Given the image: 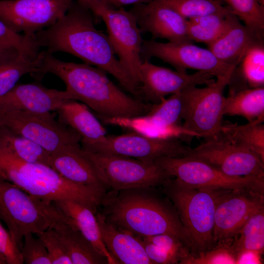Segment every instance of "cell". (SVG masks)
<instances>
[{
    "label": "cell",
    "mask_w": 264,
    "mask_h": 264,
    "mask_svg": "<svg viewBox=\"0 0 264 264\" xmlns=\"http://www.w3.org/2000/svg\"><path fill=\"white\" fill-rule=\"evenodd\" d=\"M93 16L89 9L74 0L58 22L35 35L36 40L49 53H68L104 70L140 99L138 87L120 64L108 35L95 27Z\"/></svg>",
    "instance_id": "6da1fadb"
},
{
    "label": "cell",
    "mask_w": 264,
    "mask_h": 264,
    "mask_svg": "<svg viewBox=\"0 0 264 264\" xmlns=\"http://www.w3.org/2000/svg\"><path fill=\"white\" fill-rule=\"evenodd\" d=\"M42 51L39 78L47 73L58 77L72 100L85 104L100 118L133 117L149 111L152 104L128 95L104 70L84 63L64 61L45 50Z\"/></svg>",
    "instance_id": "7a4b0ae2"
},
{
    "label": "cell",
    "mask_w": 264,
    "mask_h": 264,
    "mask_svg": "<svg viewBox=\"0 0 264 264\" xmlns=\"http://www.w3.org/2000/svg\"><path fill=\"white\" fill-rule=\"evenodd\" d=\"M151 188H132L107 194L100 213L118 228L138 237L174 235L191 252L190 240L176 211L152 194Z\"/></svg>",
    "instance_id": "3957f363"
},
{
    "label": "cell",
    "mask_w": 264,
    "mask_h": 264,
    "mask_svg": "<svg viewBox=\"0 0 264 264\" xmlns=\"http://www.w3.org/2000/svg\"><path fill=\"white\" fill-rule=\"evenodd\" d=\"M0 176L46 203L72 200L96 212L107 194L68 181L47 165L23 160L0 144Z\"/></svg>",
    "instance_id": "277c9868"
},
{
    "label": "cell",
    "mask_w": 264,
    "mask_h": 264,
    "mask_svg": "<svg viewBox=\"0 0 264 264\" xmlns=\"http://www.w3.org/2000/svg\"><path fill=\"white\" fill-rule=\"evenodd\" d=\"M0 219L20 250L23 238L28 233L37 235L56 222L73 225L71 219L53 203H46L30 196L0 176Z\"/></svg>",
    "instance_id": "5b68a950"
},
{
    "label": "cell",
    "mask_w": 264,
    "mask_h": 264,
    "mask_svg": "<svg viewBox=\"0 0 264 264\" xmlns=\"http://www.w3.org/2000/svg\"><path fill=\"white\" fill-rule=\"evenodd\" d=\"M164 185L165 192L174 204L190 240V253L197 255L215 246V210L218 198L224 190L190 188L170 179Z\"/></svg>",
    "instance_id": "8992f818"
},
{
    "label": "cell",
    "mask_w": 264,
    "mask_h": 264,
    "mask_svg": "<svg viewBox=\"0 0 264 264\" xmlns=\"http://www.w3.org/2000/svg\"><path fill=\"white\" fill-rule=\"evenodd\" d=\"M82 150L103 182L114 191L164 185L171 177L154 161Z\"/></svg>",
    "instance_id": "52a82bcc"
},
{
    "label": "cell",
    "mask_w": 264,
    "mask_h": 264,
    "mask_svg": "<svg viewBox=\"0 0 264 264\" xmlns=\"http://www.w3.org/2000/svg\"><path fill=\"white\" fill-rule=\"evenodd\" d=\"M154 161L182 186L213 191L247 189L264 193V177L230 176L202 161L187 156H163Z\"/></svg>",
    "instance_id": "ba28073f"
},
{
    "label": "cell",
    "mask_w": 264,
    "mask_h": 264,
    "mask_svg": "<svg viewBox=\"0 0 264 264\" xmlns=\"http://www.w3.org/2000/svg\"><path fill=\"white\" fill-rule=\"evenodd\" d=\"M230 80L217 78L203 88L191 87L182 90L183 123L186 130L198 137L218 139L223 125L224 91Z\"/></svg>",
    "instance_id": "9c48e42d"
},
{
    "label": "cell",
    "mask_w": 264,
    "mask_h": 264,
    "mask_svg": "<svg viewBox=\"0 0 264 264\" xmlns=\"http://www.w3.org/2000/svg\"><path fill=\"white\" fill-rule=\"evenodd\" d=\"M92 13L104 22L118 59L139 88L143 40L134 16L124 8H115L105 3L99 4Z\"/></svg>",
    "instance_id": "30bf717a"
},
{
    "label": "cell",
    "mask_w": 264,
    "mask_h": 264,
    "mask_svg": "<svg viewBox=\"0 0 264 264\" xmlns=\"http://www.w3.org/2000/svg\"><path fill=\"white\" fill-rule=\"evenodd\" d=\"M141 57L142 61L158 58L177 71L187 72V69H193L207 73L216 79L230 80L236 67L224 64L209 49L191 42L163 43L154 39L143 40Z\"/></svg>",
    "instance_id": "8fae6325"
},
{
    "label": "cell",
    "mask_w": 264,
    "mask_h": 264,
    "mask_svg": "<svg viewBox=\"0 0 264 264\" xmlns=\"http://www.w3.org/2000/svg\"><path fill=\"white\" fill-rule=\"evenodd\" d=\"M0 118L2 126L35 142L50 154L67 145L80 144V136L56 119L52 112L0 109Z\"/></svg>",
    "instance_id": "7c38bea8"
},
{
    "label": "cell",
    "mask_w": 264,
    "mask_h": 264,
    "mask_svg": "<svg viewBox=\"0 0 264 264\" xmlns=\"http://www.w3.org/2000/svg\"><path fill=\"white\" fill-rule=\"evenodd\" d=\"M74 0H0V20L12 30L29 36L48 28Z\"/></svg>",
    "instance_id": "4fadbf2b"
},
{
    "label": "cell",
    "mask_w": 264,
    "mask_h": 264,
    "mask_svg": "<svg viewBox=\"0 0 264 264\" xmlns=\"http://www.w3.org/2000/svg\"><path fill=\"white\" fill-rule=\"evenodd\" d=\"M185 156L196 158L233 177H264V162L258 155L221 139H206L189 148Z\"/></svg>",
    "instance_id": "5bb4252c"
},
{
    "label": "cell",
    "mask_w": 264,
    "mask_h": 264,
    "mask_svg": "<svg viewBox=\"0 0 264 264\" xmlns=\"http://www.w3.org/2000/svg\"><path fill=\"white\" fill-rule=\"evenodd\" d=\"M178 139L160 140L133 132L118 135H106L101 141L81 148L86 151L118 155L142 161H154L159 157H182L189 147Z\"/></svg>",
    "instance_id": "9a60e30c"
},
{
    "label": "cell",
    "mask_w": 264,
    "mask_h": 264,
    "mask_svg": "<svg viewBox=\"0 0 264 264\" xmlns=\"http://www.w3.org/2000/svg\"><path fill=\"white\" fill-rule=\"evenodd\" d=\"M263 208V193L247 189L222 191L215 210L213 232L215 245L231 242L245 222Z\"/></svg>",
    "instance_id": "2e32d148"
},
{
    "label": "cell",
    "mask_w": 264,
    "mask_h": 264,
    "mask_svg": "<svg viewBox=\"0 0 264 264\" xmlns=\"http://www.w3.org/2000/svg\"><path fill=\"white\" fill-rule=\"evenodd\" d=\"M215 80L206 72L192 74L180 72L143 60L140 66L139 90L143 97L151 104H156L167 96L194 86L209 85Z\"/></svg>",
    "instance_id": "e0dca14e"
},
{
    "label": "cell",
    "mask_w": 264,
    "mask_h": 264,
    "mask_svg": "<svg viewBox=\"0 0 264 264\" xmlns=\"http://www.w3.org/2000/svg\"><path fill=\"white\" fill-rule=\"evenodd\" d=\"M130 11L141 32L149 33L152 39L192 42L188 36V20L163 3L154 0L148 3L134 5Z\"/></svg>",
    "instance_id": "ac0fdd59"
},
{
    "label": "cell",
    "mask_w": 264,
    "mask_h": 264,
    "mask_svg": "<svg viewBox=\"0 0 264 264\" xmlns=\"http://www.w3.org/2000/svg\"><path fill=\"white\" fill-rule=\"evenodd\" d=\"M69 100H72V97L66 90L49 88L38 83L17 84L0 96V109L52 112Z\"/></svg>",
    "instance_id": "d6986e66"
},
{
    "label": "cell",
    "mask_w": 264,
    "mask_h": 264,
    "mask_svg": "<svg viewBox=\"0 0 264 264\" xmlns=\"http://www.w3.org/2000/svg\"><path fill=\"white\" fill-rule=\"evenodd\" d=\"M48 166L68 181L107 193L108 188L80 145H67L50 154Z\"/></svg>",
    "instance_id": "ffe728a7"
},
{
    "label": "cell",
    "mask_w": 264,
    "mask_h": 264,
    "mask_svg": "<svg viewBox=\"0 0 264 264\" xmlns=\"http://www.w3.org/2000/svg\"><path fill=\"white\" fill-rule=\"evenodd\" d=\"M96 216L104 243L118 264H153L139 237L118 228L100 212Z\"/></svg>",
    "instance_id": "44dd1931"
},
{
    "label": "cell",
    "mask_w": 264,
    "mask_h": 264,
    "mask_svg": "<svg viewBox=\"0 0 264 264\" xmlns=\"http://www.w3.org/2000/svg\"><path fill=\"white\" fill-rule=\"evenodd\" d=\"M264 42L234 16L229 26L216 40L208 44V49L220 61L237 67L248 49Z\"/></svg>",
    "instance_id": "7402d4cb"
},
{
    "label": "cell",
    "mask_w": 264,
    "mask_h": 264,
    "mask_svg": "<svg viewBox=\"0 0 264 264\" xmlns=\"http://www.w3.org/2000/svg\"><path fill=\"white\" fill-rule=\"evenodd\" d=\"M58 120L71 128L81 137V147L101 141L107 132L99 120L85 104L69 100L56 111Z\"/></svg>",
    "instance_id": "603a6c76"
},
{
    "label": "cell",
    "mask_w": 264,
    "mask_h": 264,
    "mask_svg": "<svg viewBox=\"0 0 264 264\" xmlns=\"http://www.w3.org/2000/svg\"><path fill=\"white\" fill-rule=\"evenodd\" d=\"M53 204L72 220L75 227L101 255L107 259L109 264H118L104 243L96 212L89 206L72 200H59Z\"/></svg>",
    "instance_id": "cb8c5ba5"
},
{
    "label": "cell",
    "mask_w": 264,
    "mask_h": 264,
    "mask_svg": "<svg viewBox=\"0 0 264 264\" xmlns=\"http://www.w3.org/2000/svg\"><path fill=\"white\" fill-rule=\"evenodd\" d=\"M108 125L127 129L144 136L156 139H178L188 142L198 135L185 129L182 125H169L159 123L145 114L133 117L101 118Z\"/></svg>",
    "instance_id": "d4e9b609"
},
{
    "label": "cell",
    "mask_w": 264,
    "mask_h": 264,
    "mask_svg": "<svg viewBox=\"0 0 264 264\" xmlns=\"http://www.w3.org/2000/svg\"><path fill=\"white\" fill-rule=\"evenodd\" d=\"M51 227L64 243L72 264H109L78 230L64 222H56Z\"/></svg>",
    "instance_id": "484cf974"
},
{
    "label": "cell",
    "mask_w": 264,
    "mask_h": 264,
    "mask_svg": "<svg viewBox=\"0 0 264 264\" xmlns=\"http://www.w3.org/2000/svg\"><path fill=\"white\" fill-rule=\"evenodd\" d=\"M224 115L239 116L248 122L264 120V87L229 91L223 102Z\"/></svg>",
    "instance_id": "4316f807"
},
{
    "label": "cell",
    "mask_w": 264,
    "mask_h": 264,
    "mask_svg": "<svg viewBox=\"0 0 264 264\" xmlns=\"http://www.w3.org/2000/svg\"><path fill=\"white\" fill-rule=\"evenodd\" d=\"M264 120H257L243 125L223 124L218 139L248 149L258 155L264 162Z\"/></svg>",
    "instance_id": "83f0119b"
},
{
    "label": "cell",
    "mask_w": 264,
    "mask_h": 264,
    "mask_svg": "<svg viewBox=\"0 0 264 264\" xmlns=\"http://www.w3.org/2000/svg\"><path fill=\"white\" fill-rule=\"evenodd\" d=\"M230 247L236 256L245 252L262 255L264 250V208L252 215L233 238Z\"/></svg>",
    "instance_id": "f1b7e54d"
},
{
    "label": "cell",
    "mask_w": 264,
    "mask_h": 264,
    "mask_svg": "<svg viewBox=\"0 0 264 264\" xmlns=\"http://www.w3.org/2000/svg\"><path fill=\"white\" fill-rule=\"evenodd\" d=\"M234 16L231 12L216 13L188 19L187 33L189 40L211 44L226 30Z\"/></svg>",
    "instance_id": "f546056e"
},
{
    "label": "cell",
    "mask_w": 264,
    "mask_h": 264,
    "mask_svg": "<svg viewBox=\"0 0 264 264\" xmlns=\"http://www.w3.org/2000/svg\"><path fill=\"white\" fill-rule=\"evenodd\" d=\"M43 57V52L35 59L19 54L16 58L0 62V96L13 88L24 75L29 74L37 79Z\"/></svg>",
    "instance_id": "4dcf8cb0"
},
{
    "label": "cell",
    "mask_w": 264,
    "mask_h": 264,
    "mask_svg": "<svg viewBox=\"0 0 264 264\" xmlns=\"http://www.w3.org/2000/svg\"><path fill=\"white\" fill-rule=\"evenodd\" d=\"M0 144L23 160L48 165L49 153L3 126H0Z\"/></svg>",
    "instance_id": "1f68e13d"
},
{
    "label": "cell",
    "mask_w": 264,
    "mask_h": 264,
    "mask_svg": "<svg viewBox=\"0 0 264 264\" xmlns=\"http://www.w3.org/2000/svg\"><path fill=\"white\" fill-rule=\"evenodd\" d=\"M239 65H240L239 71L236 67L235 70L249 88L264 87V42L258 43L251 46L244 54Z\"/></svg>",
    "instance_id": "d6a6232c"
},
{
    "label": "cell",
    "mask_w": 264,
    "mask_h": 264,
    "mask_svg": "<svg viewBox=\"0 0 264 264\" xmlns=\"http://www.w3.org/2000/svg\"><path fill=\"white\" fill-rule=\"evenodd\" d=\"M245 26L264 40V5L258 0H221Z\"/></svg>",
    "instance_id": "836d02e7"
},
{
    "label": "cell",
    "mask_w": 264,
    "mask_h": 264,
    "mask_svg": "<svg viewBox=\"0 0 264 264\" xmlns=\"http://www.w3.org/2000/svg\"><path fill=\"white\" fill-rule=\"evenodd\" d=\"M173 9L187 20L207 14L231 12L221 0H155Z\"/></svg>",
    "instance_id": "e575fe53"
},
{
    "label": "cell",
    "mask_w": 264,
    "mask_h": 264,
    "mask_svg": "<svg viewBox=\"0 0 264 264\" xmlns=\"http://www.w3.org/2000/svg\"><path fill=\"white\" fill-rule=\"evenodd\" d=\"M182 91L165 98L156 104H152L147 114L155 121L165 125H182L184 112Z\"/></svg>",
    "instance_id": "d590c367"
},
{
    "label": "cell",
    "mask_w": 264,
    "mask_h": 264,
    "mask_svg": "<svg viewBox=\"0 0 264 264\" xmlns=\"http://www.w3.org/2000/svg\"><path fill=\"white\" fill-rule=\"evenodd\" d=\"M231 242L216 244L206 251L193 255L188 251L181 258L180 264H237V258Z\"/></svg>",
    "instance_id": "8d00e7d4"
},
{
    "label": "cell",
    "mask_w": 264,
    "mask_h": 264,
    "mask_svg": "<svg viewBox=\"0 0 264 264\" xmlns=\"http://www.w3.org/2000/svg\"><path fill=\"white\" fill-rule=\"evenodd\" d=\"M0 40L16 48L24 56L35 59L40 51L41 47L35 36H29L12 30L0 20Z\"/></svg>",
    "instance_id": "74e56055"
},
{
    "label": "cell",
    "mask_w": 264,
    "mask_h": 264,
    "mask_svg": "<svg viewBox=\"0 0 264 264\" xmlns=\"http://www.w3.org/2000/svg\"><path fill=\"white\" fill-rule=\"evenodd\" d=\"M33 235L28 233L23 238L21 252L23 264H52L44 243Z\"/></svg>",
    "instance_id": "f35d334b"
},
{
    "label": "cell",
    "mask_w": 264,
    "mask_h": 264,
    "mask_svg": "<svg viewBox=\"0 0 264 264\" xmlns=\"http://www.w3.org/2000/svg\"><path fill=\"white\" fill-rule=\"evenodd\" d=\"M37 236L44 243L52 264H72L64 243L53 228L47 229Z\"/></svg>",
    "instance_id": "ab89813d"
},
{
    "label": "cell",
    "mask_w": 264,
    "mask_h": 264,
    "mask_svg": "<svg viewBox=\"0 0 264 264\" xmlns=\"http://www.w3.org/2000/svg\"><path fill=\"white\" fill-rule=\"evenodd\" d=\"M0 220V253L5 258L7 264H23L21 250Z\"/></svg>",
    "instance_id": "60d3db41"
},
{
    "label": "cell",
    "mask_w": 264,
    "mask_h": 264,
    "mask_svg": "<svg viewBox=\"0 0 264 264\" xmlns=\"http://www.w3.org/2000/svg\"><path fill=\"white\" fill-rule=\"evenodd\" d=\"M139 237L147 256L153 264H179V259L177 257L150 242L145 237Z\"/></svg>",
    "instance_id": "b9f144b4"
},
{
    "label": "cell",
    "mask_w": 264,
    "mask_h": 264,
    "mask_svg": "<svg viewBox=\"0 0 264 264\" xmlns=\"http://www.w3.org/2000/svg\"><path fill=\"white\" fill-rule=\"evenodd\" d=\"M21 54L13 46L0 40V62L13 59Z\"/></svg>",
    "instance_id": "7bdbcfd3"
},
{
    "label": "cell",
    "mask_w": 264,
    "mask_h": 264,
    "mask_svg": "<svg viewBox=\"0 0 264 264\" xmlns=\"http://www.w3.org/2000/svg\"><path fill=\"white\" fill-rule=\"evenodd\" d=\"M108 5L113 8H124L130 5L148 3L154 0H103Z\"/></svg>",
    "instance_id": "ee69618b"
},
{
    "label": "cell",
    "mask_w": 264,
    "mask_h": 264,
    "mask_svg": "<svg viewBox=\"0 0 264 264\" xmlns=\"http://www.w3.org/2000/svg\"><path fill=\"white\" fill-rule=\"evenodd\" d=\"M261 255L253 252H245L237 257V264H261Z\"/></svg>",
    "instance_id": "f6af8a7d"
},
{
    "label": "cell",
    "mask_w": 264,
    "mask_h": 264,
    "mask_svg": "<svg viewBox=\"0 0 264 264\" xmlns=\"http://www.w3.org/2000/svg\"><path fill=\"white\" fill-rule=\"evenodd\" d=\"M79 3L89 9L91 12L100 3H105L103 0H76Z\"/></svg>",
    "instance_id": "bcb514c9"
},
{
    "label": "cell",
    "mask_w": 264,
    "mask_h": 264,
    "mask_svg": "<svg viewBox=\"0 0 264 264\" xmlns=\"http://www.w3.org/2000/svg\"><path fill=\"white\" fill-rule=\"evenodd\" d=\"M0 264H7L4 257L0 253Z\"/></svg>",
    "instance_id": "7dc6e473"
},
{
    "label": "cell",
    "mask_w": 264,
    "mask_h": 264,
    "mask_svg": "<svg viewBox=\"0 0 264 264\" xmlns=\"http://www.w3.org/2000/svg\"><path fill=\"white\" fill-rule=\"evenodd\" d=\"M259 2L263 5H264V0H258Z\"/></svg>",
    "instance_id": "c3c4849f"
},
{
    "label": "cell",
    "mask_w": 264,
    "mask_h": 264,
    "mask_svg": "<svg viewBox=\"0 0 264 264\" xmlns=\"http://www.w3.org/2000/svg\"><path fill=\"white\" fill-rule=\"evenodd\" d=\"M2 126L1 125V120H0V126Z\"/></svg>",
    "instance_id": "681fc988"
}]
</instances>
